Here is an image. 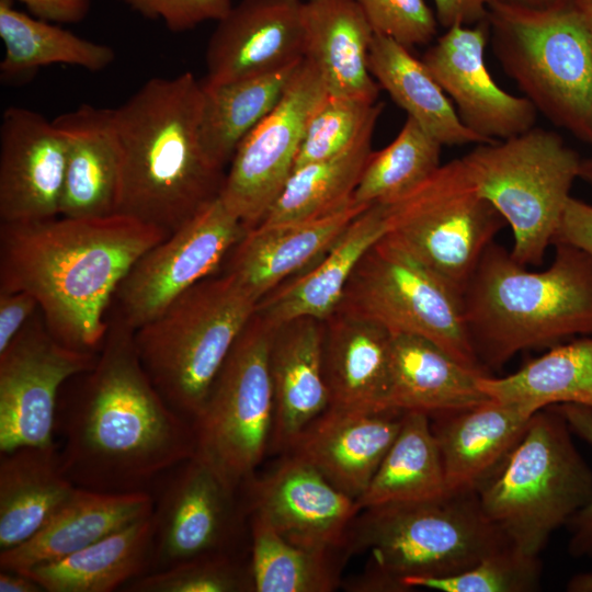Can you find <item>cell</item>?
Here are the masks:
<instances>
[{
  "label": "cell",
  "instance_id": "cell-10",
  "mask_svg": "<svg viewBox=\"0 0 592 592\" xmlns=\"http://www.w3.org/2000/svg\"><path fill=\"white\" fill-rule=\"evenodd\" d=\"M337 310L390 333L429 339L462 364L487 373L468 333L463 295L387 234L360 260Z\"/></svg>",
  "mask_w": 592,
  "mask_h": 592
},
{
  "label": "cell",
  "instance_id": "cell-11",
  "mask_svg": "<svg viewBox=\"0 0 592 592\" xmlns=\"http://www.w3.org/2000/svg\"><path fill=\"white\" fill-rule=\"evenodd\" d=\"M274 330L254 312L192 420L195 455L237 490L254 475L271 445Z\"/></svg>",
  "mask_w": 592,
  "mask_h": 592
},
{
  "label": "cell",
  "instance_id": "cell-4",
  "mask_svg": "<svg viewBox=\"0 0 592 592\" xmlns=\"http://www.w3.org/2000/svg\"><path fill=\"white\" fill-rule=\"evenodd\" d=\"M554 262L535 272L492 242L463 292L468 333L481 366L592 334V258L555 242ZM487 372V371H486Z\"/></svg>",
  "mask_w": 592,
  "mask_h": 592
},
{
  "label": "cell",
  "instance_id": "cell-17",
  "mask_svg": "<svg viewBox=\"0 0 592 592\" xmlns=\"http://www.w3.org/2000/svg\"><path fill=\"white\" fill-rule=\"evenodd\" d=\"M270 473L248 479L244 508L285 539L315 549L346 548L361 509L315 467L288 453Z\"/></svg>",
  "mask_w": 592,
  "mask_h": 592
},
{
  "label": "cell",
  "instance_id": "cell-3",
  "mask_svg": "<svg viewBox=\"0 0 592 592\" xmlns=\"http://www.w3.org/2000/svg\"><path fill=\"white\" fill-rule=\"evenodd\" d=\"M203 83L151 78L114 109L122 148L117 213L168 235L220 194L226 171L201 140Z\"/></svg>",
  "mask_w": 592,
  "mask_h": 592
},
{
  "label": "cell",
  "instance_id": "cell-35",
  "mask_svg": "<svg viewBox=\"0 0 592 592\" xmlns=\"http://www.w3.org/2000/svg\"><path fill=\"white\" fill-rule=\"evenodd\" d=\"M448 492L430 415L405 411L396 439L356 502L363 510L432 500Z\"/></svg>",
  "mask_w": 592,
  "mask_h": 592
},
{
  "label": "cell",
  "instance_id": "cell-33",
  "mask_svg": "<svg viewBox=\"0 0 592 592\" xmlns=\"http://www.w3.org/2000/svg\"><path fill=\"white\" fill-rule=\"evenodd\" d=\"M368 68L379 88L443 146L485 143L462 123L422 59L415 58L406 46L374 34Z\"/></svg>",
  "mask_w": 592,
  "mask_h": 592
},
{
  "label": "cell",
  "instance_id": "cell-40",
  "mask_svg": "<svg viewBox=\"0 0 592 592\" xmlns=\"http://www.w3.org/2000/svg\"><path fill=\"white\" fill-rule=\"evenodd\" d=\"M442 144L407 117L396 138L372 153L353 201L371 205L390 203L407 194L441 167Z\"/></svg>",
  "mask_w": 592,
  "mask_h": 592
},
{
  "label": "cell",
  "instance_id": "cell-13",
  "mask_svg": "<svg viewBox=\"0 0 592 592\" xmlns=\"http://www.w3.org/2000/svg\"><path fill=\"white\" fill-rule=\"evenodd\" d=\"M327 94L322 75L304 58L281 101L236 149L219 197L248 230L263 220L282 192L307 122Z\"/></svg>",
  "mask_w": 592,
  "mask_h": 592
},
{
  "label": "cell",
  "instance_id": "cell-9",
  "mask_svg": "<svg viewBox=\"0 0 592 592\" xmlns=\"http://www.w3.org/2000/svg\"><path fill=\"white\" fill-rule=\"evenodd\" d=\"M460 159L480 195L511 227L512 257L525 266L539 265L582 159L557 133L536 126L506 139L477 144Z\"/></svg>",
  "mask_w": 592,
  "mask_h": 592
},
{
  "label": "cell",
  "instance_id": "cell-47",
  "mask_svg": "<svg viewBox=\"0 0 592 592\" xmlns=\"http://www.w3.org/2000/svg\"><path fill=\"white\" fill-rule=\"evenodd\" d=\"M38 308L36 298L27 292H0V353L14 340Z\"/></svg>",
  "mask_w": 592,
  "mask_h": 592
},
{
  "label": "cell",
  "instance_id": "cell-8",
  "mask_svg": "<svg viewBox=\"0 0 592 592\" xmlns=\"http://www.w3.org/2000/svg\"><path fill=\"white\" fill-rule=\"evenodd\" d=\"M571 433L556 406L538 410L478 490L487 519L528 555L538 556L550 535L592 499V470Z\"/></svg>",
  "mask_w": 592,
  "mask_h": 592
},
{
  "label": "cell",
  "instance_id": "cell-39",
  "mask_svg": "<svg viewBox=\"0 0 592 592\" xmlns=\"http://www.w3.org/2000/svg\"><path fill=\"white\" fill-rule=\"evenodd\" d=\"M253 592H330L340 582L339 561L333 554L304 547L285 539L265 521L251 515Z\"/></svg>",
  "mask_w": 592,
  "mask_h": 592
},
{
  "label": "cell",
  "instance_id": "cell-53",
  "mask_svg": "<svg viewBox=\"0 0 592 592\" xmlns=\"http://www.w3.org/2000/svg\"><path fill=\"white\" fill-rule=\"evenodd\" d=\"M509 4L534 8V9H545L550 8L560 3H565L570 0H499Z\"/></svg>",
  "mask_w": 592,
  "mask_h": 592
},
{
  "label": "cell",
  "instance_id": "cell-38",
  "mask_svg": "<svg viewBox=\"0 0 592 592\" xmlns=\"http://www.w3.org/2000/svg\"><path fill=\"white\" fill-rule=\"evenodd\" d=\"M375 128L351 148L328 159L293 170L278 197L259 225L301 221L337 212L353 202L373 153Z\"/></svg>",
  "mask_w": 592,
  "mask_h": 592
},
{
  "label": "cell",
  "instance_id": "cell-55",
  "mask_svg": "<svg viewBox=\"0 0 592 592\" xmlns=\"http://www.w3.org/2000/svg\"><path fill=\"white\" fill-rule=\"evenodd\" d=\"M579 178L592 184V157L581 160Z\"/></svg>",
  "mask_w": 592,
  "mask_h": 592
},
{
  "label": "cell",
  "instance_id": "cell-6",
  "mask_svg": "<svg viewBox=\"0 0 592 592\" xmlns=\"http://www.w3.org/2000/svg\"><path fill=\"white\" fill-rule=\"evenodd\" d=\"M505 73L550 123L592 144V29L570 1L534 9L489 0Z\"/></svg>",
  "mask_w": 592,
  "mask_h": 592
},
{
  "label": "cell",
  "instance_id": "cell-32",
  "mask_svg": "<svg viewBox=\"0 0 592 592\" xmlns=\"http://www.w3.org/2000/svg\"><path fill=\"white\" fill-rule=\"evenodd\" d=\"M153 525L147 515L59 560L21 571L45 592H113L150 571Z\"/></svg>",
  "mask_w": 592,
  "mask_h": 592
},
{
  "label": "cell",
  "instance_id": "cell-23",
  "mask_svg": "<svg viewBox=\"0 0 592 592\" xmlns=\"http://www.w3.org/2000/svg\"><path fill=\"white\" fill-rule=\"evenodd\" d=\"M53 121L67 144L59 216L87 218L116 214L122 148L114 109L81 104Z\"/></svg>",
  "mask_w": 592,
  "mask_h": 592
},
{
  "label": "cell",
  "instance_id": "cell-52",
  "mask_svg": "<svg viewBox=\"0 0 592 592\" xmlns=\"http://www.w3.org/2000/svg\"><path fill=\"white\" fill-rule=\"evenodd\" d=\"M567 590L570 592H592V572H583L572 577Z\"/></svg>",
  "mask_w": 592,
  "mask_h": 592
},
{
  "label": "cell",
  "instance_id": "cell-34",
  "mask_svg": "<svg viewBox=\"0 0 592 592\" xmlns=\"http://www.w3.org/2000/svg\"><path fill=\"white\" fill-rule=\"evenodd\" d=\"M301 61L215 86L202 81L201 140L216 166H229L239 144L281 101Z\"/></svg>",
  "mask_w": 592,
  "mask_h": 592
},
{
  "label": "cell",
  "instance_id": "cell-46",
  "mask_svg": "<svg viewBox=\"0 0 592 592\" xmlns=\"http://www.w3.org/2000/svg\"><path fill=\"white\" fill-rule=\"evenodd\" d=\"M573 434L592 445V410L584 406L555 405ZM570 530L569 554L574 557L592 556V499L567 524Z\"/></svg>",
  "mask_w": 592,
  "mask_h": 592
},
{
  "label": "cell",
  "instance_id": "cell-24",
  "mask_svg": "<svg viewBox=\"0 0 592 592\" xmlns=\"http://www.w3.org/2000/svg\"><path fill=\"white\" fill-rule=\"evenodd\" d=\"M538 409L489 399L434 415L432 430L443 462L447 490H479L499 469Z\"/></svg>",
  "mask_w": 592,
  "mask_h": 592
},
{
  "label": "cell",
  "instance_id": "cell-42",
  "mask_svg": "<svg viewBox=\"0 0 592 592\" xmlns=\"http://www.w3.org/2000/svg\"><path fill=\"white\" fill-rule=\"evenodd\" d=\"M542 562L508 545L481 559L471 568L445 577H406L402 591L425 588L442 592H530L539 587Z\"/></svg>",
  "mask_w": 592,
  "mask_h": 592
},
{
  "label": "cell",
  "instance_id": "cell-25",
  "mask_svg": "<svg viewBox=\"0 0 592 592\" xmlns=\"http://www.w3.org/2000/svg\"><path fill=\"white\" fill-rule=\"evenodd\" d=\"M387 229L386 205L371 204L316 263L261 298L255 314L272 327L300 317L325 321L338 309L362 257Z\"/></svg>",
  "mask_w": 592,
  "mask_h": 592
},
{
  "label": "cell",
  "instance_id": "cell-2",
  "mask_svg": "<svg viewBox=\"0 0 592 592\" xmlns=\"http://www.w3.org/2000/svg\"><path fill=\"white\" fill-rule=\"evenodd\" d=\"M168 236L119 213L1 223L0 292L32 294L56 340L99 353L110 327L105 312L119 284Z\"/></svg>",
  "mask_w": 592,
  "mask_h": 592
},
{
  "label": "cell",
  "instance_id": "cell-18",
  "mask_svg": "<svg viewBox=\"0 0 592 592\" xmlns=\"http://www.w3.org/2000/svg\"><path fill=\"white\" fill-rule=\"evenodd\" d=\"M488 41L487 18L475 25L456 24L421 58L453 100L462 123L485 143L531 129L538 113L527 98L504 91L492 79L485 61Z\"/></svg>",
  "mask_w": 592,
  "mask_h": 592
},
{
  "label": "cell",
  "instance_id": "cell-28",
  "mask_svg": "<svg viewBox=\"0 0 592 592\" xmlns=\"http://www.w3.org/2000/svg\"><path fill=\"white\" fill-rule=\"evenodd\" d=\"M391 333L369 320L335 310L325 320L323 367L331 407H389Z\"/></svg>",
  "mask_w": 592,
  "mask_h": 592
},
{
  "label": "cell",
  "instance_id": "cell-45",
  "mask_svg": "<svg viewBox=\"0 0 592 592\" xmlns=\"http://www.w3.org/2000/svg\"><path fill=\"white\" fill-rule=\"evenodd\" d=\"M148 19H161L171 32H184L206 21L218 22L231 0H121Z\"/></svg>",
  "mask_w": 592,
  "mask_h": 592
},
{
  "label": "cell",
  "instance_id": "cell-1",
  "mask_svg": "<svg viewBox=\"0 0 592 592\" xmlns=\"http://www.w3.org/2000/svg\"><path fill=\"white\" fill-rule=\"evenodd\" d=\"M62 386L54 441L78 488L151 493L172 468L195 455L192 423L159 394L121 318L110 325L94 366Z\"/></svg>",
  "mask_w": 592,
  "mask_h": 592
},
{
  "label": "cell",
  "instance_id": "cell-30",
  "mask_svg": "<svg viewBox=\"0 0 592 592\" xmlns=\"http://www.w3.org/2000/svg\"><path fill=\"white\" fill-rule=\"evenodd\" d=\"M305 55L323 77L328 94L377 101L368 68L374 32L355 0L304 2Z\"/></svg>",
  "mask_w": 592,
  "mask_h": 592
},
{
  "label": "cell",
  "instance_id": "cell-43",
  "mask_svg": "<svg viewBox=\"0 0 592 592\" xmlns=\"http://www.w3.org/2000/svg\"><path fill=\"white\" fill-rule=\"evenodd\" d=\"M125 592H246L253 591L249 563L238 554L197 556L146 573L127 583Z\"/></svg>",
  "mask_w": 592,
  "mask_h": 592
},
{
  "label": "cell",
  "instance_id": "cell-36",
  "mask_svg": "<svg viewBox=\"0 0 592 592\" xmlns=\"http://www.w3.org/2000/svg\"><path fill=\"white\" fill-rule=\"evenodd\" d=\"M0 37L4 45L0 73L7 82L30 80L53 64L101 71L115 59L112 47L21 12L13 0H0Z\"/></svg>",
  "mask_w": 592,
  "mask_h": 592
},
{
  "label": "cell",
  "instance_id": "cell-12",
  "mask_svg": "<svg viewBox=\"0 0 592 592\" xmlns=\"http://www.w3.org/2000/svg\"><path fill=\"white\" fill-rule=\"evenodd\" d=\"M387 235L462 295L483 252L506 224L454 159L401 197L384 203Z\"/></svg>",
  "mask_w": 592,
  "mask_h": 592
},
{
  "label": "cell",
  "instance_id": "cell-27",
  "mask_svg": "<svg viewBox=\"0 0 592 592\" xmlns=\"http://www.w3.org/2000/svg\"><path fill=\"white\" fill-rule=\"evenodd\" d=\"M147 492L109 493L78 488L31 538L0 551V569L26 571L68 557L152 512Z\"/></svg>",
  "mask_w": 592,
  "mask_h": 592
},
{
  "label": "cell",
  "instance_id": "cell-7",
  "mask_svg": "<svg viewBox=\"0 0 592 592\" xmlns=\"http://www.w3.org/2000/svg\"><path fill=\"white\" fill-rule=\"evenodd\" d=\"M258 303L232 275L214 274L134 330L153 386L191 423Z\"/></svg>",
  "mask_w": 592,
  "mask_h": 592
},
{
  "label": "cell",
  "instance_id": "cell-15",
  "mask_svg": "<svg viewBox=\"0 0 592 592\" xmlns=\"http://www.w3.org/2000/svg\"><path fill=\"white\" fill-rule=\"evenodd\" d=\"M239 491L196 455L167 473L150 493L149 572L206 554H237L246 512L237 498Z\"/></svg>",
  "mask_w": 592,
  "mask_h": 592
},
{
  "label": "cell",
  "instance_id": "cell-51",
  "mask_svg": "<svg viewBox=\"0 0 592 592\" xmlns=\"http://www.w3.org/2000/svg\"><path fill=\"white\" fill-rule=\"evenodd\" d=\"M0 592H45L42 585L25 572L0 571Z\"/></svg>",
  "mask_w": 592,
  "mask_h": 592
},
{
  "label": "cell",
  "instance_id": "cell-19",
  "mask_svg": "<svg viewBox=\"0 0 592 592\" xmlns=\"http://www.w3.org/2000/svg\"><path fill=\"white\" fill-rule=\"evenodd\" d=\"M67 144L54 121L10 106L0 124V219L29 223L59 216Z\"/></svg>",
  "mask_w": 592,
  "mask_h": 592
},
{
  "label": "cell",
  "instance_id": "cell-22",
  "mask_svg": "<svg viewBox=\"0 0 592 592\" xmlns=\"http://www.w3.org/2000/svg\"><path fill=\"white\" fill-rule=\"evenodd\" d=\"M369 205L350 203L331 214L249 229L227 257L232 275L258 301L316 263Z\"/></svg>",
  "mask_w": 592,
  "mask_h": 592
},
{
  "label": "cell",
  "instance_id": "cell-44",
  "mask_svg": "<svg viewBox=\"0 0 592 592\" xmlns=\"http://www.w3.org/2000/svg\"><path fill=\"white\" fill-rule=\"evenodd\" d=\"M374 34L411 48L430 43L437 32L435 12L425 0H355Z\"/></svg>",
  "mask_w": 592,
  "mask_h": 592
},
{
  "label": "cell",
  "instance_id": "cell-16",
  "mask_svg": "<svg viewBox=\"0 0 592 592\" xmlns=\"http://www.w3.org/2000/svg\"><path fill=\"white\" fill-rule=\"evenodd\" d=\"M98 355L64 345L31 319L0 353V453L53 444L62 386Z\"/></svg>",
  "mask_w": 592,
  "mask_h": 592
},
{
  "label": "cell",
  "instance_id": "cell-5",
  "mask_svg": "<svg viewBox=\"0 0 592 592\" xmlns=\"http://www.w3.org/2000/svg\"><path fill=\"white\" fill-rule=\"evenodd\" d=\"M508 545L482 512L478 491L465 490L361 510L346 550L369 553V568L355 590L402 591L406 577L456 574Z\"/></svg>",
  "mask_w": 592,
  "mask_h": 592
},
{
  "label": "cell",
  "instance_id": "cell-26",
  "mask_svg": "<svg viewBox=\"0 0 592 592\" xmlns=\"http://www.w3.org/2000/svg\"><path fill=\"white\" fill-rule=\"evenodd\" d=\"M325 321L300 317L275 327L270 348L274 420L270 448L287 451L330 405L323 367Z\"/></svg>",
  "mask_w": 592,
  "mask_h": 592
},
{
  "label": "cell",
  "instance_id": "cell-37",
  "mask_svg": "<svg viewBox=\"0 0 592 592\" xmlns=\"http://www.w3.org/2000/svg\"><path fill=\"white\" fill-rule=\"evenodd\" d=\"M479 386L490 399L538 410L563 403L592 410V338L551 346L505 377L482 375Z\"/></svg>",
  "mask_w": 592,
  "mask_h": 592
},
{
  "label": "cell",
  "instance_id": "cell-48",
  "mask_svg": "<svg viewBox=\"0 0 592 592\" xmlns=\"http://www.w3.org/2000/svg\"><path fill=\"white\" fill-rule=\"evenodd\" d=\"M571 244L592 258V205L570 197L553 240Z\"/></svg>",
  "mask_w": 592,
  "mask_h": 592
},
{
  "label": "cell",
  "instance_id": "cell-29",
  "mask_svg": "<svg viewBox=\"0 0 592 592\" xmlns=\"http://www.w3.org/2000/svg\"><path fill=\"white\" fill-rule=\"evenodd\" d=\"M486 374L462 364L429 339L391 333V409L434 417L480 405L490 399L479 386Z\"/></svg>",
  "mask_w": 592,
  "mask_h": 592
},
{
  "label": "cell",
  "instance_id": "cell-20",
  "mask_svg": "<svg viewBox=\"0 0 592 592\" xmlns=\"http://www.w3.org/2000/svg\"><path fill=\"white\" fill-rule=\"evenodd\" d=\"M301 0H241L209 37L205 84L274 71L304 59Z\"/></svg>",
  "mask_w": 592,
  "mask_h": 592
},
{
  "label": "cell",
  "instance_id": "cell-31",
  "mask_svg": "<svg viewBox=\"0 0 592 592\" xmlns=\"http://www.w3.org/2000/svg\"><path fill=\"white\" fill-rule=\"evenodd\" d=\"M76 489L55 442L0 453V551L31 538Z\"/></svg>",
  "mask_w": 592,
  "mask_h": 592
},
{
  "label": "cell",
  "instance_id": "cell-49",
  "mask_svg": "<svg viewBox=\"0 0 592 592\" xmlns=\"http://www.w3.org/2000/svg\"><path fill=\"white\" fill-rule=\"evenodd\" d=\"M36 19L60 24L82 21L89 12L90 0H18Z\"/></svg>",
  "mask_w": 592,
  "mask_h": 592
},
{
  "label": "cell",
  "instance_id": "cell-21",
  "mask_svg": "<svg viewBox=\"0 0 592 592\" xmlns=\"http://www.w3.org/2000/svg\"><path fill=\"white\" fill-rule=\"evenodd\" d=\"M405 411L329 406L286 451L304 459L333 486L357 500L396 439Z\"/></svg>",
  "mask_w": 592,
  "mask_h": 592
},
{
  "label": "cell",
  "instance_id": "cell-50",
  "mask_svg": "<svg viewBox=\"0 0 592 592\" xmlns=\"http://www.w3.org/2000/svg\"><path fill=\"white\" fill-rule=\"evenodd\" d=\"M437 22L444 29L475 25L487 18L489 0H433Z\"/></svg>",
  "mask_w": 592,
  "mask_h": 592
},
{
  "label": "cell",
  "instance_id": "cell-54",
  "mask_svg": "<svg viewBox=\"0 0 592 592\" xmlns=\"http://www.w3.org/2000/svg\"><path fill=\"white\" fill-rule=\"evenodd\" d=\"M571 3L592 29V0H571Z\"/></svg>",
  "mask_w": 592,
  "mask_h": 592
},
{
  "label": "cell",
  "instance_id": "cell-14",
  "mask_svg": "<svg viewBox=\"0 0 592 592\" xmlns=\"http://www.w3.org/2000/svg\"><path fill=\"white\" fill-rule=\"evenodd\" d=\"M248 231L218 196L145 252L119 284V318L132 329L152 320L182 293L214 275Z\"/></svg>",
  "mask_w": 592,
  "mask_h": 592
},
{
  "label": "cell",
  "instance_id": "cell-41",
  "mask_svg": "<svg viewBox=\"0 0 592 592\" xmlns=\"http://www.w3.org/2000/svg\"><path fill=\"white\" fill-rule=\"evenodd\" d=\"M383 109L382 103L327 94L307 122L294 169L351 148L376 127Z\"/></svg>",
  "mask_w": 592,
  "mask_h": 592
}]
</instances>
